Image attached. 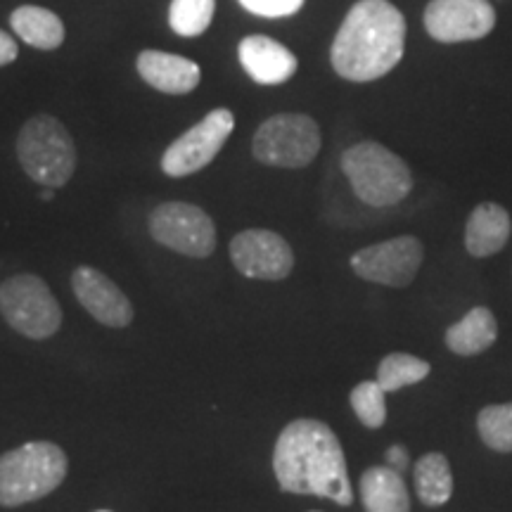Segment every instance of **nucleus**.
I'll use <instances>...</instances> for the list:
<instances>
[{
    "label": "nucleus",
    "instance_id": "nucleus-24",
    "mask_svg": "<svg viewBox=\"0 0 512 512\" xmlns=\"http://www.w3.org/2000/svg\"><path fill=\"white\" fill-rule=\"evenodd\" d=\"M384 389L375 382H361L356 384L354 392H351L349 401L354 408L356 418L370 430H380L387 420V401H384Z\"/></svg>",
    "mask_w": 512,
    "mask_h": 512
},
{
    "label": "nucleus",
    "instance_id": "nucleus-19",
    "mask_svg": "<svg viewBox=\"0 0 512 512\" xmlns=\"http://www.w3.org/2000/svg\"><path fill=\"white\" fill-rule=\"evenodd\" d=\"M10 27L15 34L38 50H55L64 43L62 19L38 5H22L10 15Z\"/></svg>",
    "mask_w": 512,
    "mask_h": 512
},
{
    "label": "nucleus",
    "instance_id": "nucleus-8",
    "mask_svg": "<svg viewBox=\"0 0 512 512\" xmlns=\"http://www.w3.org/2000/svg\"><path fill=\"white\" fill-rule=\"evenodd\" d=\"M150 233L171 252L207 259L216 249V226L207 211L190 202H164L150 214Z\"/></svg>",
    "mask_w": 512,
    "mask_h": 512
},
{
    "label": "nucleus",
    "instance_id": "nucleus-18",
    "mask_svg": "<svg viewBox=\"0 0 512 512\" xmlns=\"http://www.w3.org/2000/svg\"><path fill=\"white\" fill-rule=\"evenodd\" d=\"M498 325L486 306H475L446 330V347L458 356H477L494 347Z\"/></svg>",
    "mask_w": 512,
    "mask_h": 512
},
{
    "label": "nucleus",
    "instance_id": "nucleus-5",
    "mask_svg": "<svg viewBox=\"0 0 512 512\" xmlns=\"http://www.w3.org/2000/svg\"><path fill=\"white\" fill-rule=\"evenodd\" d=\"M17 159L24 174L43 188H62L76 171V145L60 119L36 114L17 136Z\"/></svg>",
    "mask_w": 512,
    "mask_h": 512
},
{
    "label": "nucleus",
    "instance_id": "nucleus-14",
    "mask_svg": "<svg viewBox=\"0 0 512 512\" xmlns=\"http://www.w3.org/2000/svg\"><path fill=\"white\" fill-rule=\"evenodd\" d=\"M238 57L247 76L261 86H280L297 74L299 60L290 48L271 36H247L238 46Z\"/></svg>",
    "mask_w": 512,
    "mask_h": 512
},
{
    "label": "nucleus",
    "instance_id": "nucleus-9",
    "mask_svg": "<svg viewBox=\"0 0 512 512\" xmlns=\"http://www.w3.org/2000/svg\"><path fill=\"white\" fill-rule=\"evenodd\" d=\"M235 128L233 112L226 107L211 110L202 121L188 128L183 136H178L174 143L164 150L162 171L171 178L192 176L202 171L204 166L214 162L221 147L226 145Z\"/></svg>",
    "mask_w": 512,
    "mask_h": 512
},
{
    "label": "nucleus",
    "instance_id": "nucleus-17",
    "mask_svg": "<svg viewBox=\"0 0 512 512\" xmlns=\"http://www.w3.org/2000/svg\"><path fill=\"white\" fill-rule=\"evenodd\" d=\"M361 501L366 512H411L408 486L401 472L389 465H375L363 472Z\"/></svg>",
    "mask_w": 512,
    "mask_h": 512
},
{
    "label": "nucleus",
    "instance_id": "nucleus-7",
    "mask_svg": "<svg viewBox=\"0 0 512 512\" xmlns=\"http://www.w3.org/2000/svg\"><path fill=\"white\" fill-rule=\"evenodd\" d=\"M320 128L309 114H275L256 128L252 152L261 164L304 169L320 152Z\"/></svg>",
    "mask_w": 512,
    "mask_h": 512
},
{
    "label": "nucleus",
    "instance_id": "nucleus-15",
    "mask_svg": "<svg viewBox=\"0 0 512 512\" xmlns=\"http://www.w3.org/2000/svg\"><path fill=\"white\" fill-rule=\"evenodd\" d=\"M138 74L147 86L166 95H185L200 86L202 69L188 57L162 53V50H143L138 55Z\"/></svg>",
    "mask_w": 512,
    "mask_h": 512
},
{
    "label": "nucleus",
    "instance_id": "nucleus-6",
    "mask_svg": "<svg viewBox=\"0 0 512 512\" xmlns=\"http://www.w3.org/2000/svg\"><path fill=\"white\" fill-rule=\"evenodd\" d=\"M0 313L5 323L29 339L53 337L62 325V309L46 280L19 273L0 285Z\"/></svg>",
    "mask_w": 512,
    "mask_h": 512
},
{
    "label": "nucleus",
    "instance_id": "nucleus-22",
    "mask_svg": "<svg viewBox=\"0 0 512 512\" xmlns=\"http://www.w3.org/2000/svg\"><path fill=\"white\" fill-rule=\"evenodd\" d=\"M216 0H171L169 27L183 38H197L209 29Z\"/></svg>",
    "mask_w": 512,
    "mask_h": 512
},
{
    "label": "nucleus",
    "instance_id": "nucleus-30",
    "mask_svg": "<svg viewBox=\"0 0 512 512\" xmlns=\"http://www.w3.org/2000/svg\"><path fill=\"white\" fill-rule=\"evenodd\" d=\"M313 512H316V510H313Z\"/></svg>",
    "mask_w": 512,
    "mask_h": 512
},
{
    "label": "nucleus",
    "instance_id": "nucleus-26",
    "mask_svg": "<svg viewBox=\"0 0 512 512\" xmlns=\"http://www.w3.org/2000/svg\"><path fill=\"white\" fill-rule=\"evenodd\" d=\"M384 460H387V465L394 467L396 472L408 470V465H411V456H408L406 446H401V444L389 446L387 453H384Z\"/></svg>",
    "mask_w": 512,
    "mask_h": 512
},
{
    "label": "nucleus",
    "instance_id": "nucleus-28",
    "mask_svg": "<svg viewBox=\"0 0 512 512\" xmlns=\"http://www.w3.org/2000/svg\"><path fill=\"white\" fill-rule=\"evenodd\" d=\"M41 197H43V200H53V188H46V190H43V192H41Z\"/></svg>",
    "mask_w": 512,
    "mask_h": 512
},
{
    "label": "nucleus",
    "instance_id": "nucleus-2",
    "mask_svg": "<svg viewBox=\"0 0 512 512\" xmlns=\"http://www.w3.org/2000/svg\"><path fill=\"white\" fill-rule=\"evenodd\" d=\"M406 50V19L389 0H358L344 17L330 48L342 79L368 83L387 76Z\"/></svg>",
    "mask_w": 512,
    "mask_h": 512
},
{
    "label": "nucleus",
    "instance_id": "nucleus-10",
    "mask_svg": "<svg viewBox=\"0 0 512 512\" xmlns=\"http://www.w3.org/2000/svg\"><path fill=\"white\" fill-rule=\"evenodd\" d=\"M425 249L413 235L377 242L351 256V268L358 278L387 287H408L418 275Z\"/></svg>",
    "mask_w": 512,
    "mask_h": 512
},
{
    "label": "nucleus",
    "instance_id": "nucleus-1",
    "mask_svg": "<svg viewBox=\"0 0 512 512\" xmlns=\"http://www.w3.org/2000/svg\"><path fill=\"white\" fill-rule=\"evenodd\" d=\"M273 472L285 494L328 498L337 505L354 503L344 448L323 420L299 418L280 432L273 448Z\"/></svg>",
    "mask_w": 512,
    "mask_h": 512
},
{
    "label": "nucleus",
    "instance_id": "nucleus-29",
    "mask_svg": "<svg viewBox=\"0 0 512 512\" xmlns=\"http://www.w3.org/2000/svg\"><path fill=\"white\" fill-rule=\"evenodd\" d=\"M98 512H110V510H98Z\"/></svg>",
    "mask_w": 512,
    "mask_h": 512
},
{
    "label": "nucleus",
    "instance_id": "nucleus-27",
    "mask_svg": "<svg viewBox=\"0 0 512 512\" xmlns=\"http://www.w3.org/2000/svg\"><path fill=\"white\" fill-rule=\"evenodd\" d=\"M17 55H19L17 41L10 34H5L3 29H0V67H5V64L15 62Z\"/></svg>",
    "mask_w": 512,
    "mask_h": 512
},
{
    "label": "nucleus",
    "instance_id": "nucleus-20",
    "mask_svg": "<svg viewBox=\"0 0 512 512\" xmlns=\"http://www.w3.org/2000/svg\"><path fill=\"white\" fill-rule=\"evenodd\" d=\"M415 491L427 508H439L453 496V475L451 465L444 453H425L413 470Z\"/></svg>",
    "mask_w": 512,
    "mask_h": 512
},
{
    "label": "nucleus",
    "instance_id": "nucleus-13",
    "mask_svg": "<svg viewBox=\"0 0 512 512\" xmlns=\"http://www.w3.org/2000/svg\"><path fill=\"white\" fill-rule=\"evenodd\" d=\"M79 304L107 328H126L133 320V304L105 273L93 266H79L72 275Z\"/></svg>",
    "mask_w": 512,
    "mask_h": 512
},
{
    "label": "nucleus",
    "instance_id": "nucleus-23",
    "mask_svg": "<svg viewBox=\"0 0 512 512\" xmlns=\"http://www.w3.org/2000/svg\"><path fill=\"white\" fill-rule=\"evenodd\" d=\"M477 432L491 451L512 453V401L482 408L477 415Z\"/></svg>",
    "mask_w": 512,
    "mask_h": 512
},
{
    "label": "nucleus",
    "instance_id": "nucleus-4",
    "mask_svg": "<svg viewBox=\"0 0 512 512\" xmlns=\"http://www.w3.org/2000/svg\"><path fill=\"white\" fill-rule=\"evenodd\" d=\"M342 171L358 200L368 207H394L413 190V174L408 164L396 152L373 140L351 145L342 155Z\"/></svg>",
    "mask_w": 512,
    "mask_h": 512
},
{
    "label": "nucleus",
    "instance_id": "nucleus-11",
    "mask_svg": "<svg viewBox=\"0 0 512 512\" xmlns=\"http://www.w3.org/2000/svg\"><path fill=\"white\" fill-rule=\"evenodd\" d=\"M496 27V10L489 0H430L425 29L439 43H465L489 36Z\"/></svg>",
    "mask_w": 512,
    "mask_h": 512
},
{
    "label": "nucleus",
    "instance_id": "nucleus-21",
    "mask_svg": "<svg viewBox=\"0 0 512 512\" xmlns=\"http://www.w3.org/2000/svg\"><path fill=\"white\" fill-rule=\"evenodd\" d=\"M432 366L411 354H389L384 356L377 366V384L384 392H399L408 384H418L430 375Z\"/></svg>",
    "mask_w": 512,
    "mask_h": 512
},
{
    "label": "nucleus",
    "instance_id": "nucleus-25",
    "mask_svg": "<svg viewBox=\"0 0 512 512\" xmlns=\"http://www.w3.org/2000/svg\"><path fill=\"white\" fill-rule=\"evenodd\" d=\"M240 5L256 17L283 19L297 15L304 8V0H240Z\"/></svg>",
    "mask_w": 512,
    "mask_h": 512
},
{
    "label": "nucleus",
    "instance_id": "nucleus-16",
    "mask_svg": "<svg viewBox=\"0 0 512 512\" xmlns=\"http://www.w3.org/2000/svg\"><path fill=\"white\" fill-rule=\"evenodd\" d=\"M510 233L512 221L508 211L496 202H484L472 209L470 219H467L465 247L467 252L477 256V259L494 256L501 252L505 242L510 240Z\"/></svg>",
    "mask_w": 512,
    "mask_h": 512
},
{
    "label": "nucleus",
    "instance_id": "nucleus-3",
    "mask_svg": "<svg viewBox=\"0 0 512 512\" xmlns=\"http://www.w3.org/2000/svg\"><path fill=\"white\" fill-rule=\"evenodd\" d=\"M67 453L53 441H27L0 456V505L19 508L41 501L64 482Z\"/></svg>",
    "mask_w": 512,
    "mask_h": 512
},
{
    "label": "nucleus",
    "instance_id": "nucleus-12",
    "mask_svg": "<svg viewBox=\"0 0 512 512\" xmlns=\"http://www.w3.org/2000/svg\"><path fill=\"white\" fill-rule=\"evenodd\" d=\"M230 259L242 275L254 280H283L292 273L294 254L283 235L249 228L230 240Z\"/></svg>",
    "mask_w": 512,
    "mask_h": 512
}]
</instances>
